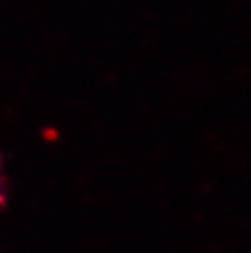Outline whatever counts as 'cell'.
<instances>
[{"mask_svg": "<svg viewBox=\"0 0 251 253\" xmlns=\"http://www.w3.org/2000/svg\"><path fill=\"white\" fill-rule=\"evenodd\" d=\"M2 187H4V184H2V178H0V191H2Z\"/></svg>", "mask_w": 251, "mask_h": 253, "instance_id": "6da1fadb", "label": "cell"}]
</instances>
